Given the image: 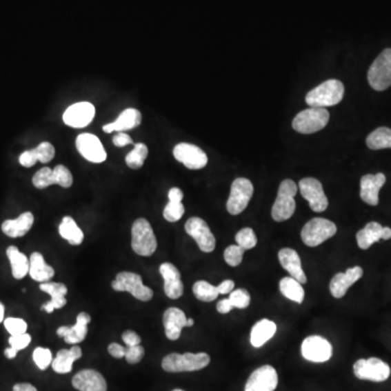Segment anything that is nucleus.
Listing matches in <instances>:
<instances>
[{
  "mask_svg": "<svg viewBox=\"0 0 391 391\" xmlns=\"http://www.w3.org/2000/svg\"><path fill=\"white\" fill-rule=\"evenodd\" d=\"M187 317L179 308H169L163 313V325L168 339L175 341L181 337L183 328H186Z\"/></svg>",
  "mask_w": 391,
  "mask_h": 391,
  "instance_id": "25",
  "label": "nucleus"
},
{
  "mask_svg": "<svg viewBox=\"0 0 391 391\" xmlns=\"http://www.w3.org/2000/svg\"><path fill=\"white\" fill-rule=\"evenodd\" d=\"M217 287V290H219V294H230V292H233L234 288H235V281H232V279H225V281H223L222 283Z\"/></svg>",
  "mask_w": 391,
  "mask_h": 391,
  "instance_id": "53",
  "label": "nucleus"
},
{
  "mask_svg": "<svg viewBox=\"0 0 391 391\" xmlns=\"http://www.w3.org/2000/svg\"><path fill=\"white\" fill-rule=\"evenodd\" d=\"M77 148L81 156L92 163H101L107 159V152L97 136L90 133L77 136Z\"/></svg>",
  "mask_w": 391,
  "mask_h": 391,
  "instance_id": "16",
  "label": "nucleus"
},
{
  "mask_svg": "<svg viewBox=\"0 0 391 391\" xmlns=\"http://www.w3.org/2000/svg\"><path fill=\"white\" fill-rule=\"evenodd\" d=\"M54 185H59L63 188H69L73 184V177L68 168L59 164L52 170Z\"/></svg>",
  "mask_w": 391,
  "mask_h": 391,
  "instance_id": "40",
  "label": "nucleus"
},
{
  "mask_svg": "<svg viewBox=\"0 0 391 391\" xmlns=\"http://www.w3.org/2000/svg\"><path fill=\"white\" fill-rule=\"evenodd\" d=\"M141 113L133 108H128L119 115L114 122L109 123L107 126H103V130L106 133H112L114 130L126 132V130L137 128L141 126Z\"/></svg>",
  "mask_w": 391,
  "mask_h": 391,
  "instance_id": "27",
  "label": "nucleus"
},
{
  "mask_svg": "<svg viewBox=\"0 0 391 391\" xmlns=\"http://www.w3.org/2000/svg\"><path fill=\"white\" fill-rule=\"evenodd\" d=\"M72 385L79 391H107L103 376L95 370H83L72 379Z\"/></svg>",
  "mask_w": 391,
  "mask_h": 391,
  "instance_id": "23",
  "label": "nucleus"
},
{
  "mask_svg": "<svg viewBox=\"0 0 391 391\" xmlns=\"http://www.w3.org/2000/svg\"><path fill=\"white\" fill-rule=\"evenodd\" d=\"M13 391H37V389H36L33 385H31V383H22L14 385Z\"/></svg>",
  "mask_w": 391,
  "mask_h": 391,
  "instance_id": "56",
  "label": "nucleus"
},
{
  "mask_svg": "<svg viewBox=\"0 0 391 391\" xmlns=\"http://www.w3.org/2000/svg\"><path fill=\"white\" fill-rule=\"evenodd\" d=\"M158 243L150 223L141 217L132 226V249L136 254L150 257L156 252Z\"/></svg>",
  "mask_w": 391,
  "mask_h": 391,
  "instance_id": "4",
  "label": "nucleus"
},
{
  "mask_svg": "<svg viewBox=\"0 0 391 391\" xmlns=\"http://www.w3.org/2000/svg\"><path fill=\"white\" fill-rule=\"evenodd\" d=\"M279 385V375L273 366L263 365L251 374L245 391H274Z\"/></svg>",
  "mask_w": 391,
  "mask_h": 391,
  "instance_id": "15",
  "label": "nucleus"
},
{
  "mask_svg": "<svg viewBox=\"0 0 391 391\" xmlns=\"http://www.w3.org/2000/svg\"><path fill=\"white\" fill-rule=\"evenodd\" d=\"M194 321L192 319H187L186 328H192L194 326Z\"/></svg>",
  "mask_w": 391,
  "mask_h": 391,
  "instance_id": "59",
  "label": "nucleus"
},
{
  "mask_svg": "<svg viewBox=\"0 0 391 391\" xmlns=\"http://www.w3.org/2000/svg\"><path fill=\"white\" fill-rule=\"evenodd\" d=\"M122 339L128 347H133V345H139L141 339L133 330H126L123 332Z\"/></svg>",
  "mask_w": 391,
  "mask_h": 391,
  "instance_id": "50",
  "label": "nucleus"
},
{
  "mask_svg": "<svg viewBox=\"0 0 391 391\" xmlns=\"http://www.w3.org/2000/svg\"><path fill=\"white\" fill-rule=\"evenodd\" d=\"M145 356V349L141 345L126 348V359L130 364L139 363Z\"/></svg>",
  "mask_w": 391,
  "mask_h": 391,
  "instance_id": "47",
  "label": "nucleus"
},
{
  "mask_svg": "<svg viewBox=\"0 0 391 391\" xmlns=\"http://www.w3.org/2000/svg\"><path fill=\"white\" fill-rule=\"evenodd\" d=\"M386 183L385 174H366L361 179L360 197L365 203L370 205H379V190Z\"/></svg>",
  "mask_w": 391,
  "mask_h": 391,
  "instance_id": "20",
  "label": "nucleus"
},
{
  "mask_svg": "<svg viewBox=\"0 0 391 391\" xmlns=\"http://www.w3.org/2000/svg\"><path fill=\"white\" fill-rule=\"evenodd\" d=\"M173 156L190 170H201L208 164L205 151L192 143H179L174 147Z\"/></svg>",
  "mask_w": 391,
  "mask_h": 391,
  "instance_id": "14",
  "label": "nucleus"
},
{
  "mask_svg": "<svg viewBox=\"0 0 391 391\" xmlns=\"http://www.w3.org/2000/svg\"><path fill=\"white\" fill-rule=\"evenodd\" d=\"M233 309V305H232V303H230L228 298V299H222L220 300V301L217 302V312L221 313V314H228V313H230V311H232V310Z\"/></svg>",
  "mask_w": 391,
  "mask_h": 391,
  "instance_id": "54",
  "label": "nucleus"
},
{
  "mask_svg": "<svg viewBox=\"0 0 391 391\" xmlns=\"http://www.w3.org/2000/svg\"><path fill=\"white\" fill-rule=\"evenodd\" d=\"M59 233L62 238L73 245H79L84 241V234L71 217H64L59 225Z\"/></svg>",
  "mask_w": 391,
  "mask_h": 391,
  "instance_id": "34",
  "label": "nucleus"
},
{
  "mask_svg": "<svg viewBox=\"0 0 391 391\" xmlns=\"http://www.w3.org/2000/svg\"><path fill=\"white\" fill-rule=\"evenodd\" d=\"M243 253H245V250L239 245H228L224 251V260L228 265L236 268V266L241 265V262H243Z\"/></svg>",
  "mask_w": 391,
  "mask_h": 391,
  "instance_id": "43",
  "label": "nucleus"
},
{
  "mask_svg": "<svg viewBox=\"0 0 391 391\" xmlns=\"http://www.w3.org/2000/svg\"><path fill=\"white\" fill-rule=\"evenodd\" d=\"M113 143L117 147H124L126 145H132L133 139H130V136L124 132H119L117 135L113 137Z\"/></svg>",
  "mask_w": 391,
  "mask_h": 391,
  "instance_id": "52",
  "label": "nucleus"
},
{
  "mask_svg": "<svg viewBox=\"0 0 391 391\" xmlns=\"http://www.w3.org/2000/svg\"><path fill=\"white\" fill-rule=\"evenodd\" d=\"M330 112L325 108L311 107L301 111L292 121V128L301 134L317 133L328 126Z\"/></svg>",
  "mask_w": 391,
  "mask_h": 391,
  "instance_id": "6",
  "label": "nucleus"
},
{
  "mask_svg": "<svg viewBox=\"0 0 391 391\" xmlns=\"http://www.w3.org/2000/svg\"><path fill=\"white\" fill-rule=\"evenodd\" d=\"M7 257L11 264V271L14 279H22L30 271V260L23 253L20 252L16 245H10L7 249Z\"/></svg>",
  "mask_w": 391,
  "mask_h": 391,
  "instance_id": "32",
  "label": "nucleus"
},
{
  "mask_svg": "<svg viewBox=\"0 0 391 391\" xmlns=\"http://www.w3.org/2000/svg\"><path fill=\"white\" fill-rule=\"evenodd\" d=\"M185 213L182 201H169L163 210V217L168 222H177L182 219Z\"/></svg>",
  "mask_w": 391,
  "mask_h": 391,
  "instance_id": "39",
  "label": "nucleus"
},
{
  "mask_svg": "<svg viewBox=\"0 0 391 391\" xmlns=\"http://www.w3.org/2000/svg\"><path fill=\"white\" fill-rule=\"evenodd\" d=\"M279 292L287 299L292 300V301L299 304L303 302L304 296H305L301 283L290 277H283L281 279V281H279Z\"/></svg>",
  "mask_w": 391,
  "mask_h": 391,
  "instance_id": "33",
  "label": "nucleus"
},
{
  "mask_svg": "<svg viewBox=\"0 0 391 391\" xmlns=\"http://www.w3.org/2000/svg\"><path fill=\"white\" fill-rule=\"evenodd\" d=\"M160 274L164 279V292L170 299H179L184 292L182 277L174 264L166 262L160 265Z\"/></svg>",
  "mask_w": 391,
  "mask_h": 391,
  "instance_id": "19",
  "label": "nucleus"
},
{
  "mask_svg": "<svg viewBox=\"0 0 391 391\" xmlns=\"http://www.w3.org/2000/svg\"><path fill=\"white\" fill-rule=\"evenodd\" d=\"M228 300L236 309H247L250 305L251 297L245 289H234L230 292Z\"/></svg>",
  "mask_w": 391,
  "mask_h": 391,
  "instance_id": "41",
  "label": "nucleus"
},
{
  "mask_svg": "<svg viewBox=\"0 0 391 391\" xmlns=\"http://www.w3.org/2000/svg\"><path fill=\"white\" fill-rule=\"evenodd\" d=\"M368 83L379 92L391 86V49L387 48L376 58L368 73Z\"/></svg>",
  "mask_w": 391,
  "mask_h": 391,
  "instance_id": "8",
  "label": "nucleus"
},
{
  "mask_svg": "<svg viewBox=\"0 0 391 391\" xmlns=\"http://www.w3.org/2000/svg\"><path fill=\"white\" fill-rule=\"evenodd\" d=\"M6 330H8L11 336L21 335L26 334L28 330V324L26 321L22 319H17V317H8L3 321Z\"/></svg>",
  "mask_w": 391,
  "mask_h": 391,
  "instance_id": "45",
  "label": "nucleus"
},
{
  "mask_svg": "<svg viewBox=\"0 0 391 391\" xmlns=\"http://www.w3.org/2000/svg\"><path fill=\"white\" fill-rule=\"evenodd\" d=\"M210 361L209 354L205 352L171 353L162 360V368L169 373L200 371L209 365Z\"/></svg>",
  "mask_w": 391,
  "mask_h": 391,
  "instance_id": "2",
  "label": "nucleus"
},
{
  "mask_svg": "<svg viewBox=\"0 0 391 391\" xmlns=\"http://www.w3.org/2000/svg\"><path fill=\"white\" fill-rule=\"evenodd\" d=\"M19 351L16 350V349H14V348H9V349H6L5 350V354L6 357H7V358L8 359H14L17 357V354H18Z\"/></svg>",
  "mask_w": 391,
  "mask_h": 391,
  "instance_id": "57",
  "label": "nucleus"
},
{
  "mask_svg": "<svg viewBox=\"0 0 391 391\" xmlns=\"http://www.w3.org/2000/svg\"><path fill=\"white\" fill-rule=\"evenodd\" d=\"M96 109L90 103H74L63 113V122L70 128H83L90 124L95 118Z\"/></svg>",
  "mask_w": 391,
  "mask_h": 391,
  "instance_id": "17",
  "label": "nucleus"
},
{
  "mask_svg": "<svg viewBox=\"0 0 391 391\" xmlns=\"http://www.w3.org/2000/svg\"><path fill=\"white\" fill-rule=\"evenodd\" d=\"M183 198H184V194H183L182 190L177 188V187H174V188H171V190H170V201H182Z\"/></svg>",
  "mask_w": 391,
  "mask_h": 391,
  "instance_id": "55",
  "label": "nucleus"
},
{
  "mask_svg": "<svg viewBox=\"0 0 391 391\" xmlns=\"http://www.w3.org/2000/svg\"><path fill=\"white\" fill-rule=\"evenodd\" d=\"M82 357V349L79 345L68 349H62L57 353L56 358L52 360V370L56 373L67 374L72 371V366L75 361L79 360Z\"/></svg>",
  "mask_w": 391,
  "mask_h": 391,
  "instance_id": "30",
  "label": "nucleus"
},
{
  "mask_svg": "<svg viewBox=\"0 0 391 391\" xmlns=\"http://www.w3.org/2000/svg\"><path fill=\"white\" fill-rule=\"evenodd\" d=\"M33 360L41 370H46L52 363V351L47 348H36L33 352Z\"/></svg>",
  "mask_w": 391,
  "mask_h": 391,
  "instance_id": "44",
  "label": "nucleus"
},
{
  "mask_svg": "<svg viewBox=\"0 0 391 391\" xmlns=\"http://www.w3.org/2000/svg\"><path fill=\"white\" fill-rule=\"evenodd\" d=\"M3 317H5V307L3 303H0V323L3 322Z\"/></svg>",
  "mask_w": 391,
  "mask_h": 391,
  "instance_id": "58",
  "label": "nucleus"
},
{
  "mask_svg": "<svg viewBox=\"0 0 391 391\" xmlns=\"http://www.w3.org/2000/svg\"><path fill=\"white\" fill-rule=\"evenodd\" d=\"M19 161H20L21 166H24V168H32V166H35L36 162L39 161V157L36 154L35 149L24 151L23 154H21Z\"/></svg>",
  "mask_w": 391,
  "mask_h": 391,
  "instance_id": "49",
  "label": "nucleus"
},
{
  "mask_svg": "<svg viewBox=\"0 0 391 391\" xmlns=\"http://www.w3.org/2000/svg\"><path fill=\"white\" fill-rule=\"evenodd\" d=\"M33 185L39 190H45L47 187L54 185L52 170L46 166L36 172L33 177Z\"/></svg>",
  "mask_w": 391,
  "mask_h": 391,
  "instance_id": "42",
  "label": "nucleus"
},
{
  "mask_svg": "<svg viewBox=\"0 0 391 391\" xmlns=\"http://www.w3.org/2000/svg\"><path fill=\"white\" fill-rule=\"evenodd\" d=\"M353 372L359 379L381 383L389 379L391 371L388 364L383 361L371 358L357 361L353 365Z\"/></svg>",
  "mask_w": 391,
  "mask_h": 391,
  "instance_id": "10",
  "label": "nucleus"
},
{
  "mask_svg": "<svg viewBox=\"0 0 391 391\" xmlns=\"http://www.w3.org/2000/svg\"><path fill=\"white\" fill-rule=\"evenodd\" d=\"M39 289L41 292H46L52 297V300L41 307V309L45 310L47 313H52L54 310L61 309L67 304L66 296L68 294V288L62 283L46 281V283H41Z\"/></svg>",
  "mask_w": 391,
  "mask_h": 391,
  "instance_id": "26",
  "label": "nucleus"
},
{
  "mask_svg": "<svg viewBox=\"0 0 391 391\" xmlns=\"http://www.w3.org/2000/svg\"><path fill=\"white\" fill-rule=\"evenodd\" d=\"M185 230L194 238L202 252L210 253L214 250L217 241L205 221L197 217H190L185 224Z\"/></svg>",
  "mask_w": 391,
  "mask_h": 391,
  "instance_id": "12",
  "label": "nucleus"
},
{
  "mask_svg": "<svg viewBox=\"0 0 391 391\" xmlns=\"http://www.w3.org/2000/svg\"><path fill=\"white\" fill-rule=\"evenodd\" d=\"M301 353L305 360L314 363L328 362L332 356V345L321 336H309L302 341Z\"/></svg>",
  "mask_w": 391,
  "mask_h": 391,
  "instance_id": "13",
  "label": "nucleus"
},
{
  "mask_svg": "<svg viewBox=\"0 0 391 391\" xmlns=\"http://www.w3.org/2000/svg\"><path fill=\"white\" fill-rule=\"evenodd\" d=\"M279 260L281 268L288 272L290 277L301 284L307 283V275L302 269L301 259L296 250L292 248L281 249L279 252Z\"/></svg>",
  "mask_w": 391,
  "mask_h": 391,
  "instance_id": "24",
  "label": "nucleus"
},
{
  "mask_svg": "<svg viewBox=\"0 0 391 391\" xmlns=\"http://www.w3.org/2000/svg\"><path fill=\"white\" fill-rule=\"evenodd\" d=\"M92 317L88 313L81 312L77 317V323L73 326H61L57 330V334L60 337H63L66 343L70 345H77L82 343L86 338L87 325L90 324Z\"/></svg>",
  "mask_w": 391,
  "mask_h": 391,
  "instance_id": "22",
  "label": "nucleus"
},
{
  "mask_svg": "<svg viewBox=\"0 0 391 391\" xmlns=\"http://www.w3.org/2000/svg\"><path fill=\"white\" fill-rule=\"evenodd\" d=\"M362 277H363V270L360 266H353L348 269L345 273L336 274L330 281V294L336 299H341L347 294L349 288L353 284H356Z\"/></svg>",
  "mask_w": 391,
  "mask_h": 391,
  "instance_id": "18",
  "label": "nucleus"
},
{
  "mask_svg": "<svg viewBox=\"0 0 391 391\" xmlns=\"http://www.w3.org/2000/svg\"><path fill=\"white\" fill-rule=\"evenodd\" d=\"M391 238V228H383L377 222H370L365 228L359 230L357 233V243L359 248L368 250L372 245L383 239L388 241Z\"/></svg>",
  "mask_w": 391,
  "mask_h": 391,
  "instance_id": "21",
  "label": "nucleus"
},
{
  "mask_svg": "<svg viewBox=\"0 0 391 391\" xmlns=\"http://www.w3.org/2000/svg\"><path fill=\"white\" fill-rule=\"evenodd\" d=\"M34 224V215L31 212H24L16 220H7L3 223L1 230L5 235L11 238L22 237L28 233Z\"/></svg>",
  "mask_w": 391,
  "mask_h": 391,
  "instance_id": "28",
  "label": "nucleus"
},
{
  "mask_svg": "<svg viewBox=\"0 0 391 391\" xmlns=\"http://www.w3.org/2000/svg\"><path fill=\"white\" fill-rule=\"evenodd\" d=\"M345 94V86L339 79H328L308 92L305 101L310 107L326 108L339 103Z\"/></svg>",
  "mask_w": 391,
  "mask_h": 391,
  "instance_id": "1",
  "label": "nucleus"
},
{
  "mask_svg": "<svg viewBox=\"0 0 391 391\" xmlns=\"http://www.w3.org/2000/svg\"><path fill=\"white\" fill-rule=\"evenodd\" d=\"M148 157V147L145 143H136L133 150L126 156V162L128 168L133 170L141 169Z\"/></svg>",
  "mask_w": 391,
  "mask_h": 391,
  "instance_id": "37",
  "label": "nucleus"
},
{
  "mask_svg": "<svg viewBox=\"0 0 391 391\" xmlns=\"http://www.w3.org/2000/svg\"><path fill=\"white\" fill-rule=\"evenodd\" d=\"M252 183L248 179L238 177L234 181L230 187V197H228L226 209L232 215L241 214L248 207L249 202L253 196Z\"/></svg>",
  "mask_w": 391,
  "mask_h": 391,
  "instance_id": "9",
  "label": "nucleus"
},
{
  "mask_svg": "<svg viewBox=\"0 0 391 391\" xmlns=\"http://www.w3.org/2000/svg\"><path fill=\"white\" fill-rule=\"evenodd\" d=\"M366 145L372 150L391 149V130L388 128H379L373 130L366 139Z\"/></svg>",
  "mask_w": 391,
  "mask_h": 391,
  "instance_id": "35",
  "label": "nucleus"
},
{
  "mask_svg": "<svg viewBox=\"0 0 391 391\" xmlns=\"http://www.w3.org/2000/svg\"><path fill=\"white\" fill-rule=\"evenodd\" d=\"M31 336L28 334H21V335L11 336L9 338V343H10L11 347L14 348L16 350L20 351L23 350L24 348L28 347L31 343Z\"/></svg>",
  "mask_w": 391,
  "mask_h": 391,
  "instance_id": "48",
  "label": "nucleus"
},
{
  "mask_svg": "<svg viewBox=\"0 0 391 391\" xmlns=\"http://www.w3.org/2000/svg\"><path fill=\"white\" fill-rule=\"evenodd\" d=\"M299 190L302 197L309 202L310 208L314 212H324L328 208V199L324 192L322 183L313 177H305L299 182Z\"/></svg>",
  "mask_w": 391,
  "mask_h": 391,
  "instance_id": "11",
  "label": "nucleus"
},
{
  "mask_svg": "<svg viewBox=\"0 0 391 391\" xmlns=\"http://www.w3.org/2000/svg\"><path fill=\"white\" fill-rule=\"evenodd\" d=\"M30 277L34 281L39 283H46L54 277V270L52 266L48 265L43 259V254L39 252L32 253L30 258Z\"/></svg>",
  "mask_w": 391,
  "mask_h": 391,
  "instance_id": "31",
  "label": "nucleus"
},
{
  "mask_svg": "<svg viewBox=\"0 0 391 391\" xmlns=\"http://www.w3.org/2000/svg\"><path fill=\"white\" fill-rule=\"evenodd\" d=\"M298 192V186L292 179H285L279 185V192L273 207L272 217L277 222L289 220L296 211L294 196Z\"/></svg>",
  "mask_w": 391,
  "mask_h": 391,
  "instance_id": "3",
  "label": "nucleus"
},
{
  "mask_svg": "<svg viewBox=\"0 0 391 391\" xmlns=\"http://www.w3.org/2000/svg\"><path fill=\"white\" fill-rule=\"evenodd\" d=\"M173 391H184V390H182V389H174Z\"/></svg>",
  "mask_w": 391,
  "mask_h": 391,
  "instance_id": "60",
  "label": "nucleus"
},
{
  "mask_svg": "<svg viewBox=\"0 0 391 391\" xmlns=\"http://www.w3.org/2000/svg\"><path fill=\"white\" fill-rule=\"evenodd\" d=\"M111 286L115 292H130L134 298L143 302L150 301L154 297L152 289L143 285L141 275L132 272L119 273Z\"/></svg>",
  "mask_w": 391,
  "mask_h": 391,
  "instance_id": "7",
  "label": "nucleus"
},
{
  "mask_svg": "<svg viewBox=\"0 0 391 391\" xmlns=\"http://www.w3.org/2000/svg\"><path fill=\"white\" fill-rule=\"evenodd\" d=\"M337 233L335 223L323 217H314L303 226L301 230V239L308 247H317L334 237Z\"/></svg>",
  "mask_w": 391,
  "mask_h": 391,
  "instance_id": "5",
  "label": "nucleus"
},
{
  "mask_svg": "<svg viewBox=\"0 0 391 391\" xmlns=\"http://www.w3.org/2000/svg\"><path fill=\"white\" fill-rule=\"evenodd\" d=\"M235 241L237 245L243 250H250L254 248L258 243V238H257L254 230L250 228H241L235 236Z\"/></svg>",
  "mask_w": 391,
  "mask_h": 391,
  "instance_id": "38",
  "label": "nucleus"
},
{
  "mask_svg": "<svg viewBox=\"0 0 391 391\" xmlns=\"http://www.w3.org/2000/svg\"><path fill=\"white\" fill-rule=\"evenodd\" d=\"M35 150L37 157H39V161L41 163H48V162L52 161V159L54 158V154H56L54 147L48 141L39 143V146L36 147Z\"/></svg>",
  "mask_w": 391,
  "mask_h": 391,
  "instance_id": "46",
  "label": "nucleus"
},
{
  "mask_svg": "<svg viewBox=\"0 0 391 391\" xmlns=\"http://www.w3.org/2000/svg\"><path fill=\"white\" fill-rule=\"evenodd\" d=\"M277 326L273 321L263 319L253 325L250 332V343L254 348H261L277 334Z\"/></svg>",
  "mask_w": 391,
  "mask_h": 391,
  "instance_id": "29",
  "label": "nucleus"
},
{
  "mask_svg": "<svg viewBox=\"0 0 391 391\" xmlns=\"http://www.w3.org/2000/svg\"><path fill=\"white\" fill-rule=\"evenodd\" d=\"M192 292L198 300L202 302H212L219 297L217 286L205 281H198L192 286Z\"/></svg>",
  "mask_w": 391,
  "mask_h": 391,
  "instance_id": "36",
  "label": "nucleus"
},
{
  "mask_svg": "<svg viewBox=\"0 0 391 391\" xmlns=\"http://www.w3.org/2000/svg\"><path fill=\"white\" fill-rule=\"evenodd\" d=\"M108 351L111 356L115 359L126 358V348L121 345L120 343H113L108 347Z\"/></svg>",
  "mask_w": 391,
  "mask_h": 391,
  "instance_id": "51",
  "label": "nucleus"
}]
</instances>
